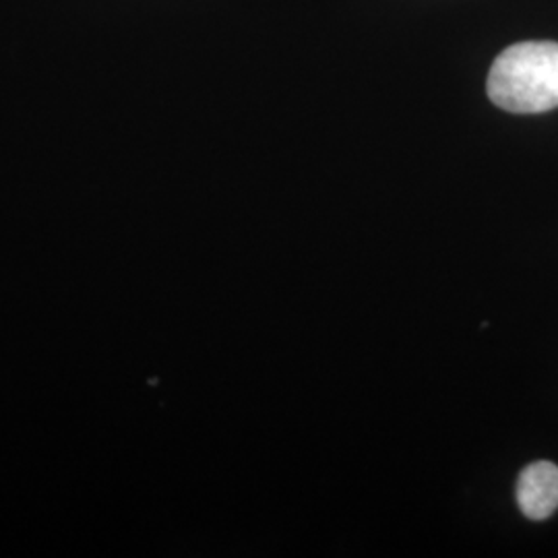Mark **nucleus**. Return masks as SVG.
I'll list each match as a JSON object with an SVG mask.
<instances>
[{
  "mask_svg": "<svg viewBox=\"0 0 558 558\" xmlns=\"http://www.w3.org/2000/svg\"><path fill=\"white\" fill-rule=\"evenodd\" d=\"M488 98L513 114H539L558 108L557 41L509 46L488 73Z\"/></svg>",
  "mask_w": 558,
  "mask_h": 558,
  "instance_id": "obj_1",
  "label": "nucleus"
},
{
  "mask_svg": "<svg viewBox=\"0 0 558 558\" xmlns=\"http://www.w3.org/2000/svg\"><path fill=\"white\" fill-rule=\"evenodd\" d=\"M521 513L534 521L550 518L558 509V468L550 461L527 465L518 480Z\"/></svg>",
  "mask_w": 558,
  "mask_h": 558,
  "instance_id": "obj_2",
  "label": "nucleus"
}]
</instances>
